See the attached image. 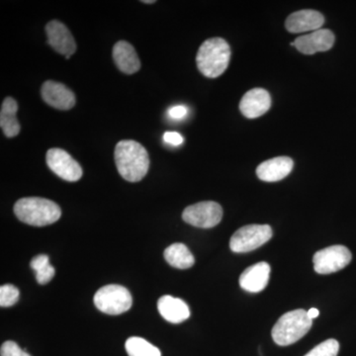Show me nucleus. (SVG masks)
I'll list each match as a JSON object with an SVG mask.
<instances>
[{"label": "nucleus", "mask_w": 356, "mask_h": 356, "mask_svg": "<svg viewBox=\"0 0 356 356\" xmlns=\"http://www.w3.org/2000/svg\"><path fill=\"white\" fill-rule=\"evenodd\" d=\"M307 313H308L309 318H310L311 320H314V318L318 317V314H320V312H318V309L312 308L310 309V310L307 312Z\"/></svg>", "instance_id": "obj_28"}, {"label": "nucleus", "mask_w": 356, "mask_h": 356, "mask_svg": "<svg viewBox=\"0 0 356 356\" xmlns=\"http://www.w3.org/2000/svg\"><path fill=\"white\" fill-rule=\"evenodd\" d=\"M46 161L51 172L62 179L74 182L83 177V172L81 165L64 149L58 147L49 149L47 152Z\"/></svg>", "instance_id": "obj_9"}, {"label": "nucleus", "mask_w": 356, "mask_h": 356, "mask_svg": "<svg viewBox=\"0 0 356 356\" xmlns=\"http://www.w3.org/2000/svg\"><path fill=\"white\" fill-rule=\"evenodd\" d=\"M163 140L168 144L172 145V146H180L184 143V138L177 132H165L163 134Z\"/></svg>", "instance_id": "obj_26"}, {"label": "nucleus", "mask_w": 356, "mask_h": 356, "mask_svg": "<svg viewBox=\"0 0 356 356\" xmlns=\"http://www.w3.org/2000/svg\"><path fill=\"white\" fill-rule=\"evenodd\" d=\"M129 356H161V350L142 337H133L125 343Z\"/></svg>", "instance_id": "obj_21"}, {"label": "nucleus", "mask_w": 356, "mask_h": 356, "mask_svg": "<svg viewBox=\"0 0 356 356\" xmlns=\"http://www.w3.org/2000/svg\"><path fill=\"white\" fill-rule=\"evenodd\" d=\"M19 290L13 284L2 285L0 287V306L10 307L19 300Z\"/></svg>", "instance_id": "obj_24"}, {"label": "nucleus", "mask_w": 356, "mask_h": 356, "mask_svg": "<svg viewBox=\"0 0 356 356\" xmlns=\"http://www.w3.org/2000/svg\"><path fill=\"white\" fill-rule=\"evenodd\" d=\"M114 159L117 170L127 181H140L149 172V154L147 149L136 140L119 142L115 147Z\"/></svg>", "instance_id": "obj_1"}, {"label": "nucleus", "mask_w": 356, "mask_h": 356, "mask_svg": "<svg viewBox=\"0 0 356 356\" xmlns=\"http://www.w3.org/2000/svg\"><path fill=\"white\" fill-rule=\"evenodd\" d=\"M158 309L161 317L172 324H179L191 317V311L184 300L170 295L159 298Z\"/></svg>", "instance_id": "obj_17"}, {"label": "nucleus", "mask_w": 356, "mask_h": 356, "mask_svg": "<svg viewBox=\"0 0 356 356\" xmlns=\"http://www.w3.org/2000/svg\"><path fill=\"white\" fill-rule=\"evenodd\" d=\"M353 255L344 245H332L318 250L313 257L314 267L318 274H331L341 270L350 264Z\"/></svg>", "instance_id": "obj_8"}, {"label": "nucleus", "mask_w": 356, "mask_h": 356, "mask_svg": "<svg viewBox=\"0 0 356 356\" xmlns=\"http://www.w3.org/2000/svg\"><path fill=\"white\" fill-rule=\"evenodd\" d=\"M48 44L57 53L70 58L76 50V44L72 33L64 23L58 20H51L46 26Z\"/></svg>", "instance_id": "obj_10"}, {"label": "nucleus", "mask_w": 356, "mask_h": 356, "mask_svg": "<svg viewBox=\"0 0 356 356\" xmlns=\"http://www.w3.org/2000/svg\"><path fill=\"white\" fill-rule=\"evenodd\" d=\"M270 266L267 262H259L248 267L240 277V286L250 293L261 292L268 284Z\"/></svg>", "instance_id": "obj_16"}, {"label": "nucleus", "mask_w": 356, "mask_h": 356, "mask_svg": "<svg viewBox=\"0 0 356 356\" xmlns=\"http://www.w3.org/2000/svg\"><path fill=\"white\" fill-rule=\"evenodd\" d=\"M0 355L1 356H31L22 350L17 343L11 341H6L2 344Z\"/></svg>", "instance_id": "obj_25"}, {"label": "nucleus", "mask_w": 356, "mask_h": 356, "mask_svg": "<svg viewBox=\"0 0 356 356\" xmlns=\"http://www.w3.org/2000/svg\"><path fill=\"white\" fill-rule=\"evenodd\" d=\"M114 63L122 72L133 74L139 72L140 63L135 48L126 41H119L113 47Z\"/></svg>", "instance_id": "obj_18"}, {"label": "nucleus", "mask_w": 356, "mask_h": 356, "mask_svg": "<svg viewBox=\"0 0 356 356\" xmlns=\"http://www.w3.org/2000/svg\"><path fill=\"white\" fill-rule=\"evenodd\" d=\"M95 304L98 310L108 315H120L130 310L133 300L127 288L110 284L100 288L95 295Z\"/></svg>", "instance_id": "obj_5"}, {"label": "nucleus", "mask_w": 356, "mask_h": 356, "mask_svg": "<svg viewBox=\"0 0 356 356\" xmlns=\"http://www.w3.org/2000/svg\"><path fill=\"white\" fill-rule=\"evenodd\" d=\"M42 98L47 104L58 110H70L76 105V95L65 84L48 81L41 89Z\"/></svg>", "instance_id": "obj_12"}, {"label": "nucleus", "mask_w": 356, "mask_h": 356, "mask_svg": "<svg viewBox=\"0 0 356 356\" xmlns=\"http://www.w3.org/2000/svg\"><path fill=\"white\" fill-rule=\"evenodd\" d=\"M325 23L324 16L318 11L305 9L288 16L285 27L291 33L317 31Z\"/></svg>", "instance_id": "obj_14"}, {"label": "nucleus", "mask_w": 356, "mask_h": 356, "mask_svg": "<svg viewBox=\"0 0 356 356\" xmlns=\"http://www.w3.org/2000/svg\"><path fill=\"white\" fill-rule=\"evenodd\" d=\"M231 58V48L226 40L211 38L206 40L196 56V64L201 74L210 79H216L228 69Z\"/></svg>", "instance_id": "obj_3"}, {"label": "nucleus", "mask_w": 356, "mask_h": 356, "mask_svg": "<svg viewBox=\"0 0 356 356\" xmlns=\"http://www.w3.org/2000/svg\"><path fill=\"white\" fill-rule=\"evenodd\" d=\"M221 205L214 201H204L185 208L182 219L187 224L197 228L210 229L221 222Z\"/></svg>", "instance_id": "obj_7"}, {"label": "nucleus", "mask_w": 356, "mask_h": 356, "mask_svg": "<svg viewBox=\"0 0 356 356\" xmlns=\"http://www.w3.org/2000/svg\"><path fill=\"white\" fill-rule=\"evenodd\" d=\"M18 104L13 97H6L0 111V126L7 138H14L20 133V124L16 118Z\"/></svg>", "instance_id": "obj_19"}, {"label": "nucleus", "mask_w": 356, "mask_h": 356, "mask_svg": "<svg viewBox=\"0 0 356 356\" xmlns=\"http://www.w3.org/2000/svg\"><path fill=\"white\" fill-rule=\"evenodd\" d=\"M14 214L30 226L44 227L54 224L62 216L60 206L49 199L27 197L14 205Z\"/></svg>", "instance_id": "obj_2"}, {"label": "nucleus", "mask_w": 356, "mask_h": 356, "mask_svg": "<svg viewBox=\"0 0 356 356\" xmlns=\"http://www.w3.org/2000/svg\"><path fill=\"white\" fill-rule=\"evenodd\" d=\"M270 106V95L264 88L250 89L240 102L241 112L248 119L259 118L266 114Z\"/></svg>", "instance_id": "obj_13"}, {"label": "nucleus", "mask_w": 356, "mask_h": 356, "mask_svg": "<svg viewBox=\"0 0 356 356\" xmlns=\"http://www.w3.org/2000/svg\"><path fill=\"white\" fill-rule=\"evenodd\" d=\"M334 34L331 30L318 29L298 37L291 44L304 55H314L318 51H329L334 46Z\"/></svg>", "instance_id": "obj_11"}, {"label": "nucleus", "mask_w": 356, "mask_h": 356, "mask_svg": "<svg viewBox=\"0 0 356 356\" xmlns=\"http://www.w3.org/2000/svg\"><path fill=\"white\" fill-rule=\"evenodd\" d=\"M339 350V341L337 339H331L318 344L313 350L309 351L305 356H337Z\"/></svg>", "instance_id": "obj_23"}, {"label": "nucleus", "mask_w": 356, "mask_h": 356, "mask_svg": "<svg viewBox=\"0 0 356 356\" xmlns=\"http://www.w3.org/2000/svg\"><path fill=\"white\" fill-rule=\"evenodd\" d=\"M273 231L268 225H248L232 236L229 248L236 254L252 252L268 242Z\"/></svg>", "instance_id": "obj_6"}, {"label": "nucleus", "mask_w": 356, "mask_h": 356, "mask_svg": "<svg viewBox=\"0 0 356 356\" xmlns=\"http://www.w3.org/2000/svg\"><path fill=\"white\" fill-rule=\"evenodd\" d=\"M30 266L36 273V280L39 284H47L55 276V268L51 266L48 255H37L32 259Z\"/></svg>", "instance_id": "obj_22"}, {"label": "nucleus", "mask_w": 356, "mask_h": 356, "mask_svg": "<svg viewBox=\"0 0 356 356\" xmlns=\"http://www.w3.org/2000/svg\"><path fill=\"white\" fill-rule=\"evenodd\" d=\"M143 3H147V4H149V3H156V0H145V1H142Z\"/></svg>", "instance_id": "obj_29"}, {"label": "nucleus", "mask_w": 356, "mask_h": 356, "mask_svg": "<svg viewBox=\"0 0 356 356\" xmlns=\"http://www.w3.org/2000/svg\"><path fill=\"white\" fill-rule=\"evenodd\" d=\"M187 108L182 105H177L173 106L172 108L168 110V115L170 118L175 119V120H180V119L184 118L187 115Z\"/></svg>", "instance_id": "obj_27"}, {"label": "nucleus", "mask_w": 356, "mask_h": 356, "mask_svg": "<svg viewBox=\"0 0 356 356\" xmlns=\"http://www.w3.org/2000/svg\"><path fill=\"white\" fill-rule=\"evenodd\" d=\"M313 320L309 318L305 310H294L288 312L281 316L280 320L274 325L273 339L274 343L280 346L293 344L305 336L310 331Z\"/></svg>", "instance_id": "obj_4"}, {"label": "nucleus", "mask_w": 356, "mask_h": 356, "mask_svg": "<svg viewBox=\"0 0 356 356\" xmlns=\"http://www.w3.org/2000/svg\"><path fill=\"white\" fill-rule=\"evenodd\" d=\"M292 159L288 156H278L264 161L257 166V175L262 181L275 182L282 180L292 172Z\"/></svg>", "instance_id": "obj_15"}, {"label": "nucleus", "mask_w": 356, "mask_h": 356, "mask_svg": "<svg viewBox=\"0 0 356 356\" xmlns=\"http://www.w3.org/2000/svg\"><path fill=\"white\" fill-rule=\"evenodd\" d=\"M165 261L168 264L178 269L191 268L195 264V259L191 250L184 243H175L165 248Z\"/></svg>", "instance_id": "obj_20"}]
</instances>
